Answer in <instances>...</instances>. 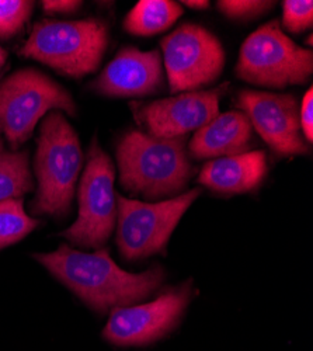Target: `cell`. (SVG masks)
I'll return each mask as SVG.
<instances>
[{"label":"cell","instance_id":"5","mask_svg":"<svg viewBox=\"0 0 313 351\" xmlns=\"http://www.w3.org/2000/svg\"><path fill=\"white\" fill-rule=\"evenodd\" d=\"M53 110L76 115L71 93L45 73L25 68L0 80V132L13 151L32 138L40 120Z\"/></svg>","mask_w":313,"mask_h":351},{"label":"cell","instance_id":"11","mask_svg":"<svg viewBox=\"0 0 313 351\" xmlns=\"http://www.w3.org/2000/svg\"><path fill=\"white\" fill-rule=\"evenodd\" d=\"M227 89L229 83H223L210 90L187 92L151 103L132 101L129 106L135 121L147 128L149 135L173 139L198 131L214 120L219 114V101Z\"/></svg>","mask_w":313,"mask_h":351},{"label":"cell","instance_id":"10","mask_svg":"<svg viewBox=\"0 0 313 351\" xmlns=\"http://www.w3.org/2000/svg\"><path fill=\"white\" fill-rule=\"evenodd\" d=\"M192 281L170 288L148 302L110 312L103 337L114 346H148L172 332L192 298Z\"/></svg>","mask_w":313,"mask_h":351},{"label":"cell","instance_id":"12","mask_svg":"<svg viewBox=\"0 0 313 351\" xmlns=\"http://www.w3.org/2000/svg\"><path fill=\"white\" fill-rule=\"evenodd\" d=\"M236 106L275 154L295 156L309 152L301 134L298 101L291 93L242 90Z\"/></svg>","mask_w":313,"mask_h":351},{"label":"cell","instance_id":"20","mask_svg":"<svg viewBox=\"0 0 313 351\" xmlns=\"http://www.w3.org/2000/svg\"><path fill=\"white\" fill-rule=\"evenodd\" d=\"M282 24L294 34L309 30L313 24V3L310 0L282 2Z\"/></svg>","mask_w":313,"mask_h":351},{"label":"cell","instance_id":"2","mask_svg":"<svg viewBox=\"0 0 313 351\" xmlns=\"http://www.w3.org/2000/svg\"><path fill=\"white\" fill-rule=\"evenodd\" d=\"M187 136L162 139L139 130L127 131L117 143L123 189L147 202L177 197L194 176Z\"/></svg>","mask_w":313,"mask_h":351},{"label":"cell","instance_id":"3","mask_svg":"<svg viewBox=\"0 0 313 351\" xmlns=\"http://www.w3.org/2000/svg\"><path fill=\"white\" fill-rule=\"evenodd\" d=\"M83 163L76 131L61 111H49L41 121L37 141L34 169L38 189L30 204L32 214L65 218L72 208Z\"/></svg>","mask_w":313,"mask_h":351},{"label":"cell","instance_id":"14","mask_svg":"<svg viewBox=\"0 0 313 351\" xmlns=\"http://www.w3.org/2000/svg\"><path fill=\"white\" fill-rule=\"evenodd\" d=\"M253 127L243 111L218 114L207 125L195 131L188 154L195 159H219L249 152Z\"/></svg>","mask_w":313,"mask_h":351},{"label":"cell","instance_id":"24","mask_svg":"<svg viewBox=\"0 0 313 351\" xmlns=\"http://www.w3.org/2000/svg\"><path fill=\"white\" fill-rule=\"evenodd\" d=\"M181 5L188 6L191 9H198V10L210 8V2H207V0H183Z\"/></svg>","mask_w":313,"mask_h":351},{"label":"cell","instance_id":"26","mask_svg":"<svg viewBox=\"0 0 313 351\" xmlns=\"http://www.w3.org/2000/svg\"><path fill=\"white\" fill-rule=\"evenodd\" d=\"M0 80H2V75H0Z\"/></svg>","mask_w":313,"mask_h":351},{"label":"cell","instance_id":"1","mask_svg":"<svg viewBox=\"0 0 313 351\" xmlns=\"http://www.w3.org/2000/svg\"><path fill=\"white\" fill-rule=\"evenodd\" d=\"M33 257L99 313L144 301L164 281V271L159 266L138 274L120 269L107 249L86 253L61 245L53 252L36 253Z\"/></svg>","mask_w":313,"mask_h":351},{"label":"cell","instance_id":"9","mask_svg":"<svg viewBox=\"0 0 313 351\" xmlns=\"http://www.w3.org/2000/svg\"><path fill=\"white\" fill-rule=\"evenodd\" d=\"M170 90L198 92L214 83L225 66V51L207 28L184 23L160 43Z\"/></svg>","mask_w":313,"mask_h":351},{"label":"cell","instance_id":"4","mask_svg":"<svg viewBox=\"0 0 313 351\" xmlns=\"http://www.w3.org/2000/svg\"><path fill=\"white\" fill-rule=\"evenodd\" d=\"M108 45V27L100 19L38 21L20 49L61 75L80 79L96 72Z\"/></svg>","mask_w":313,"mask_h":351},{"label":"cell","instance_id":"13","mask_svg":"<svg viewBox=\"0 0 313 351\" xmlns=\"http://www.w3.org/2000/svg\"><path fill=\"white\" fill-rule=\"evenodd\" d=\"M163 61L158 49L123 48L90 84V89L107 97H145L163 89Z\"/></svg>","mask_w":313,"mask_h":351},{"label":"cell","instance_id":"22","mask_svg":"<svg viewBox=\"0 0 313 351\" xmlns=\"http://www.w3.org/2000/svg\"><path fill=\"white\" fill-rule=\"evenodd\" d=\"M299 124L301 131L305 135V139L308 142H312L313 139V90L309 87L308 92L305 93L299 110Z\"/></svg>","mask_w":313,"mask_h":351},{"label":"cell","instance_id":"19","mask_svg":"<svg viewBox=\"0 0 313 351\" xmlns=\"http://www.w3.org/2000/svg\"><path fill=\"white\" fill-rule=\"evenodd\" d=\"M34 2L24 0H0V40H9L18 34L30 19Z\"/></svg>","mask_w":313,"mask_h":351},{"label":"cell","instance_id":"6","mask_svg":"<svg viewBox=\"0 0 313 351\" xmlns=\"http://www.w3.org/2000/svg\"><path fill=\"white\" fill-rule=\"evenodd\" d=\"M313 53L297 45L273 20L243 43L235 75L254 86L284 89L305 84L312 77Z\"/></svg>","mask_w":313,"mask_h":351},{"label":"cell","instance_id":"7","mask_svg":"<svg viewBox=\"0 0 313 351\" xmlns=\"http://www.w3.org/2000/svg\"><path fill=\"white\" fill-rule=\"evenodd\" d=\"M201 194L192 189L177 197L144 202L117 197V246L127 261L163 254L183 215Z\"/></svg>","mask_w":313,"mask_h":351},{"label":"cell","instance_id":"15","mask_svg":"<svg viewBox=\"0 0 313 351\" xmlns=\"http://www.w3.org/2000/svg\"><path fill=\"white\" fill-rule=\"evenodd\" d=\"M266 174V154L253 151L205 163L198 176V182L216 194L234 195L255 190L264 180Z\"/></svg>","mask_w":313,"mask_h":351},{"label":"cell","instance_id":"25","mask_svg":"<svg viewBox=\"0 0 313 351\" xmlns=\"http://www.w3.org/2000/svg\"><path fill=\"white\" fill-rule=\"evenodd\" d=\"M6 60H8V52L2 47H0V69L3 68Z\"/></svg>","mask_w":313,"mask_h":351},{"label":"cell","instance_id":"18","mask_svg":"<svg viewBox=\"0 0 313 351\" xmlns=\"http://www.w3.org/2000/svg\"><path fill=\"white\" fill-rule=\"evenodd\" d=\"M38 225V219L25 213L21 198L0 201V250L20 242Z\"/></svg>","mask_w":313,"mask_h":351},{"label":"cell","instance_id":"23","mask_svg":"<svg viewBox=\"0 0 313 351\" xmlns=\"http://www.w3.org/2000/svg\"><path fill=\"white\" fill-rule=\"evenodd\" d=\"M82 8V2L75 0H45L42 9L48 14H71Z\"/></svg>","mask_w":313,"mask_h":351},{"label":"cell","instance_id":"16","mask_svg":"<svg viewBox=\"0 0 313 351\" xmlns=\"http://www.w3.org/2000/svg\"><path fill=\"white\" fill-rule=\"evenodd\" d=\"M183 14V6L170 0H140L124 20V28L139 37L168 30Z\"/></svg>","mask_w":313,"mask_h":351},{"label":"cell","instance_id":"8","mask_svg":"<svg viewBox=\"0 0 313 351\" xmlns=\"http://www.w3.org/2000/svg\"><path fill=\"white\" fill-rule=\"evenodd\" d=\"M114 165L93 138L83 170L77 198V219L61 233L71 245L103 249L117 223V197L114 191Z\"/></svg>","mask_w":313,"mask_h":351},{"label":"cell","instance_id":"17","mask_svg":"<svg viewBox=\"0 0 313 351\" xmlns=\"http://www.w3.org/2000/svg\"><path fill=\"white\" fill-rule=\"evenodd\" d=\"M33 190L27 151H8L0 138V201L21 198Z\"/></svg>","mask_w":313,"mask_h":351},{"label":"cell","instance_id":"21","mask_svg":"<svg viewBox=\"0 0 313 351\" xmlns=\"http://www.w3.org/2000/svg\"><path fill=\"white\" fill-rule=\"evenodd\" d=\"M218 9L229 19L249 20L255 19L274 8V2H260V0H221Z\"/></svg>","mask_w":313,"mask_h":351}]
</instances>
